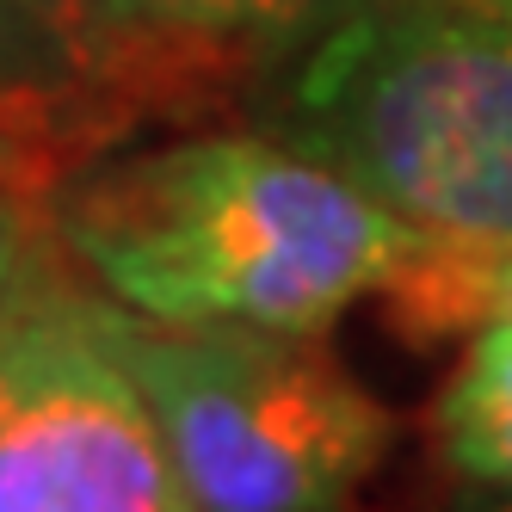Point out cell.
Returning a JSON list of instances; mask_svg holds the SVG:
<instances>
[{"instance_id": "cell-1", "label": "cell", "mask_w": 512, "mask_h": 512, "mask_svg": "<svg viewBox=\"0 0 512 512\" xmlns=\"http://www.w3.org/2000/svg\"><path fill=\"white\" fill-rule=\"evenodd\" d=\"M56 247L161 327L315 334L420 253V229L272 136H186L75 173Z\"/></svg>"}, {"instance_id": "cell-2", "label": "cell", "mask_w": 512, "mask_h": 512, "mask_svg": "<svg viewBox=\"0 0 512 512\" xmlns=\"http://www.w3.org/2000/svg\"><path fill=\"white\" fill-rule=\"evenodd\" d=\"M284 142L438 241L512 247V25L469 0H358L247 87Z\"/></svg>"}, {"instance_id": "cell-3", "label": "cell", "mask_w": 512, "mask_h": 512, "mask_svg": "<svg viewBox=\"0 0 512 512\" xmlns=\"http://www.w3.org/2000/svg\"><path fill=\"white\" fill-rule=\"evenodd\" d=\"M124 352L192 512H346L389 451L383 401L309 334L161 327L124 309Z\"/></svg>"}, {"instance_id": "cell-4", "label": "cell", "mask_w": 512, "mask_h": 512, "mask_svg": "<svg viewBox=\"0 0 512 512\" xmlns=\"http://www.w3.org/2000/svg\"><path fill=\"white\" fill-rule=\"evenodd\" d=\"M0 512H192L124 309L38 260L0 297Z\"/></svg>"}, {"instance_id": "cell-5", "label": "cell", "mask_w": 512, "mask_h": 512, "mask_svg": "<svg viewBox=\"0 0 512 512\" xmlns=\"http://www.w3.org/2000/svg\"><path fill=\"white\" fill-rule=\"evenodd\" d=\"M358 0H81L93 93L124 124L253 87Z\"/></svg>"}, {"instance_id": "cell-6", "label": "cell", "mask_w": 512, "mask_h": 512, "mask_svg": "<svg viewBox=\"0 0 512 512\" xmlns=\"http://www.w3.org/2000/svg\"><path fill=\"white\" fill-rule=\"evenodd\" d=\"M377 297L395 321V334L414 346L482 334L488 321H512V247L426 235L420 253Z\"/></svg>"}, {"instance_id": "cell-7", "label": "cell", "mask_w": 512, "mask_h": 512, "mask_svg": "<svg viewBox=\"0 0 512 512\" xmlns=\"http://www.w3.org/2000/svg\"><path fill=\"white\" fill-rule=\"evenodd\" d=\"M118 136L124 130L75 93L0 81V186L31 210L56 198L75 173H87L93 155L112 149Z\"/></svg>"}, {"instance_id": "cell-8", "label": "cell", "mask_w": 512, "mask_h": 512, "mask_svg": "<svg viewBox=\"0 0 512 512\" xmlns=\"http://www.w3.org/2000/svg\"><path fill=\"white\" fill-rule=\"evenodd\" d=\"M445 457L488 488H512V321L469 334V358L438 401Z\"/></svg>"}, {"instance_id": "cell-9", "label": "cell", "mask_w": 512, "mask_h": 512, "mask_svg": "<svg viewBox=\"0 0 512 512\" xmlns=\"http://www.w3.org/2000/svg\"><path fill=\"white\" fill-rule=\"evenodd\" d=\"M0 81L75 93V99L99 105L118 130H130L93 93V50H87L81 0H0Z\"/></svg>"}, {"instance_id": "cell-10", "label": "cell", "mask_w": 512, "mask_h": 512, "mask_svg": "<svg viewBox=\"0 0 512 512\" xmlns=\"http://www.w3.org/2000/svg\"><path fill=\"white\" fill-rule=\"evenodd\" d=\"M25 260H31V204L0 186V297L19 284Z\"/></svg>"}, {"instance_id": "cell-11", "label": "cell", "mask_w": 512, "mask_h": 512, "mask_svg": "<svg viewBox=\"0 0 512 512\" xmlns=\"http://www.w3.org/2000/svg\"><path fill=\"white\" fill-rule=\"evenodd\" d=\"M469 7H482V13H494V19L512 25V0H469Z\"/></svg>"}, {"instance_id": "cell-12", "label": "cell", "mask_w": 512, "mask_h": 512, "mask_svg": "<svg viewBox=\"0 0 512 512\" xmlns=\"http://www.w3.org/2000/svg\"><path fill=\"white\" fill-rule=\"evenodd\" d=\"M500 512H512V500H506V506H500Z\"/></svg>"}]
</instances>
